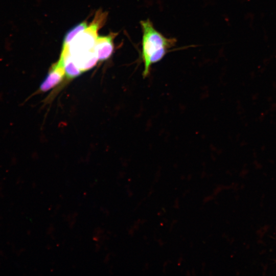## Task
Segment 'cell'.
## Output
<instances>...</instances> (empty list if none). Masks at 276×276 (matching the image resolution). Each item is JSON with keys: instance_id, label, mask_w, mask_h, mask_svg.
<instances>
[{"instance_id": "cell-1", "label": "cell", "mask_w": 276, "mask_h": 276, "mask_svg": "<svg viewBox=\"0 0 276 276\" xmlns=\"http://www.w3.org/2000/svg\"><path fill=\"white\" fill-rule=\"evenodd\" d=\"M142 31L141 59L144 64L143 76L148 77L152 65L160 61L177 42L174 38H167L158 31L149 19L140 22Z\"/></svg>"}, {"instance_id": "cell-2", "label": "cell", "mask_w": 276, "mask_h": 276, "mask_svg": "<svg viewBox=\"0 0 276 276\" xmlns=\"http://www.w3.org/2000/svg\"><path fill=\"white\" fill-rule=\"evenodd\" d=\"M107 14L98 11L87 27L79 33L69 45V52L77 65L85 64L97 56L95 44L98 37V32L104 25Z\"/></svg>"}, {"instance_id": "cell-3", "label": "cell", "mask_w": 276, "mask_h": 276, "mask_svg": "<svg viewBox=\"0 0 276 276\" xmlns=\"http://www.w3.org/2000/svg\"><path fill=\"white\" fill-rule=\"evenodd\" d=\"M64 77H65V74L63 62L59 59L52 65L36 93H45L49 91L60 83Z\"/></svg>"}, {"instance_id": "cell-4", "label": "cell", "mask_w": 276, "mask_h": 276, "mask_svg": "<svg viewBox=\"0 0 276 276\" xmlns=\"http://www.w3.org/2000/svg\"><path fill=\"white\" fill-rule=\"evenodd\" d=\"M117 34L111 33L107 36H98L95 44V49L98 59L104 61L108 59L113 51V40Z\"/></svg>"}, {"instance_id": "cell-5", "label": "cell", "mask_w": 276, "mask_h": 276, "mask_svg": "<svg viewBox=\"0 0 276 276\" xmlns=\"http://www.w3.org/2000/svg\"><path fill=\"white\" fill-rule=\"evenodd\" d=\"M59 59L63 62L65 77L68 79L80 76L82 72L77 67L73 60L69 49L62 50Z\"/></svg>"}, {"instance_id": "cell-6", "label": "cell", "mask_w": 276, "mask_h": 276, "mask_svg": "<svg viewBox=\"0 0 276 276\" xmlns=\"http://www.w3.org/2000/svg\"><path fill=\"white\" fill-rule=\"evenodd\" d=\"M87 26V22L84 21L71 28L64 37L62 49L69 48V45L71 41L79 33L85 30Z\"/></svg>"}]
</instances>
